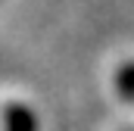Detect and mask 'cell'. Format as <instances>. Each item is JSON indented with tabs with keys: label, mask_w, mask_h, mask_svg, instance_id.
Instances as JSON below:
<instances>
[{
	"label": "cell",
	"mask_w": 134,
	"mask_h": 131,
	"mask_svg": "<svg viewBox=\"0 0 134 131\" xmlns=\"http://www.w3.org/2000/svg\"><path fill=\"white\" fill-rule=\"evenodd\" d=\"M3 131H37V119L28 106L13 103L3 109Z\"/></svg>",
	"instance_id": "obj_1"
},
{
	"label": "cell",
	"mask_w": 134,
	"mask_h": 131,
	"mask_svg": "<svg viewBox=\"0 0 134 131\" xmlns=\"http://www.w3.org/2000/svg\"><path fill=\"white\" fill-rule=\"evenodd\" d=\"M115 88H119V94L125 100H131L134 103V63H125L119 69V75H115Z\"/></svg>",
	"instance_id": "obj_2"
}]
</instances>
